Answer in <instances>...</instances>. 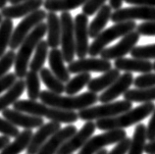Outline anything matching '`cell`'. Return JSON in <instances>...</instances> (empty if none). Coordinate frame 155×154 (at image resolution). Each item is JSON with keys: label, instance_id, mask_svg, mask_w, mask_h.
Instances as JSON below:
<instances>
[{"label": "cell", "instance_id": "obj_1", "mask_svg": "<svg viewBox=\"0 0 155 154\" xmlns=\"http://www.w3.org/2000/svg\"><path fill=\"white\" fill-rule=\"evenodd\" d=\"M14 110L26 113L36 117H45L51 122L60 124H74L79 120L78 113L75 111H64L32 100H18L13 104Z\"/></svg>", "mask_w": 155, "mask_h": 154}, {"label": "cell", "instance_id": "obj_2", "mask_svg": "<svg viewBox=\"0 0 155 154\" xmlns=\"http://www.w3.org/2000/svg\"><path fill=\"white\" fill-rule=\"evenodd\" d=\"M39 99L41 103L64 111H76L91 107L98 101V95L93 92H84L77 96H62L60 94L42 90Z\"/></svg>", "mask_w": 155, "mask_h": 154}, {"label": "cell", "instance_id": "obj_3", "mask_svg": "<svg viewBox=\"0 0 155 154\" xmlns=\"http://www.w3.org/2000/svg\"><path fill=\"white\" fill-rule=\"evenodd\" d=\"M155 108L153 102L142 103L136 108H132L130 110L113 118L100 119L97 120L95 126L100 131H112V129H124L125 128L130 127L133 125L141 122L142 120L147 118L152 114Z\"/></svg>", "mask_w": 155, "mask_h": 154}, {"label": "cell", "instance_id": "obj_4", "mask_svg": "<svg viewBox=\"0 0 155 154\" xmlns=\"http://www.w3.org/2000/svg\"><path fill=\"white\" fill-rule=\"evenodd\" d=\"M47 32L46 23H40L28 34L19 47L15 58V75L20 80H23L28 73V68L31 62V54L34 53L38 44L41 41Z\"/></svg>", "mask_w": 155, "mask_h": 154}, {"label": "cell", "instance_id": "obj_5", "mask_svg": "<svg viewBox=\"0 0 155 154\" xmlns=\"http://www.w3.org/2000/svg\"><path fill=\"white\" fill-rule=\"evenodd\" d=\"M137 25L134 21H128L115 24L114 26L104 30L96 36L92 43L89 45L88 54L91 57H96L97 55H100L102 50L105 49L110 42L134 31L137 29Z\"/></svg>", "mask_w": 155, "mask_h": 154}, {"label": "cell", "instance_id": "obj_6", "mask_svg": "<svg viewBox=\"0 0 155 154\" xmlns=\"http://www.w3.org/2000/svg\"><path fill=\"white\" fill-rule=\"evenodd\" d=\"M133 108V103L127 100L114 101L110 103H104L98 106H91L80 110L78 113L79 119L87 122H92L93 120L107 119L119 116Z\"/></svg>", "mask_w": 155, "mask_h": 154}, {"label": "cell", "instance_id": "obj_7", "mask_svg": "<svg viewBox=\"0 0 155 154\" xmlns=\"http://www.w3.org/2000/svg\"><path fill=\"white\" fill-rule=\"evenodd\" d=\"M46 15L47 13L45 10L38 9L24 18L19 23V25L15 28V30H13L9 44L10 49L14 51L19 48L25 38L31 32V31L40 23H42L44 19H46Z\"/></svg>", "mask_w": 155, "mask_h": 154}, {"label": "cell", "instance_id": "obj_8", "mask_svg": "<svg viewBox=\"0 0 155 154\" xmlns=\"http://www.w3.org/2000/svg\"><path fill=\"white\" fill-rule=\"evenodd\" d=\"M61 22V47L64 61L70 64L74 61L76 55L74 19L70 12H63L60 16Z\"/></svg>", "mask_w": 155, "mask_h": 154}, {"label": "cell", "instance_id": "obj_9", "mask_svg": "<svg viewBox=\"0 0 155 154\" xmlns=\"http://www.w3.org/2000/svg\"><path fill=\"white\" fill-rule=\"evenodd\" d=\"M127 137V132L125 129H112L101 135L91 136L78 154H95L104 147L114 143H118Z\"/></svg>", "mask_w": 155, "mask_h": 154}, {"label": "cell", "instance_id": "obj_10", "mask_svg": "<svg viewBox=\"0 0 155 154\" xmlns=\"http://www.w3.org/2000/svg\"><path fill=\"white\" fill-rule=\"evenodd\" d=\"M110 20L115 24L134 21V20H143L145 22H155V7L134 6L121 8V9L113 12Z\"/></svg>", "mask_w": 155, "mask_h": 154}, {"label": "cell", "instance_id": "obj_11", "mask_svg": "<svg viewBox=\"0 0 155 154\" xmlns=\"http://www.w3.org/2000/svg\"><path fill=\"white\" fill-rule=\"evenodd\" d=\"M140 38V35L137 31L130 32L123 36L116 45L106 47L104 50H102L100 53V57L104 60H108V61L124 58V56L130 53V51L136 47Z\"/></svg>", "mask_w": 155, "mask_h": 154}, {"label": "cell", "instance_id": "obj_12", "mask_svg": "<svg viewBox=\"0 0 155 154\" xmlns=\"http://www.w3.org/2000/svg\"><path fill=\"white\" fill-rule=\"evenodd\" d=\"M76 55L79 59L85 58L88 54V18L84 14H78L74 20Z\"/></svg>", "mask_w": 155, "mask_h": 154}, {"label": "cell", "instance_id": "obj_13", "mask_svg": "<svg viewBox=\"0 0 155 154\" xmlns=\"http://www.w3.org/2000/svg\"><path fill=\"white\" fill-rule=\"evenodd\" d=\"M96 129L95 123L87 122L80 131H78L74 136H72L65 143L56 154H73L79 150L87 143V140L92 136Z\"/></svg>", "mask_w": 155, "mask_h": 154}, {"label": "cell", "instance_id": "obj_14", "mask_svg": "<svg viewBox=\"0 0 155 154\" xmlns=\"http://www.w3.org/2000/svg\"><path fill=\"white\" fill-rule=\"evenodd\" d=\"M68 71L70 74H81V73L97 72L105 73L112 69V64L108 60L102 58H83L74 60L68 65Z\"/></svg>", "mask_w": 155, "mask_h": 154}, {"label": "cell", "instance_id": "obj_15", "mask_svg": "<svg viewBox=\"0 0 155 154\" xmlns=\"http://www.w3.org/2000/svg\"><path fill=\"white\" fill-rule=\"evenodd\" d=\"M133 84L134 76L132 73H124L123 75H120L119 78L98 96V101L103 104L112 102L120 95H124L130 90V86H133Z\"/></svg>", "mask_w": 155, "mask_h": 154}, {"label": "cell", "instance_id": "obj_16", "mask_svg": "<svg viewBox=\"0 0 155 154\" xmlns=\"http://www.w3.org/2000/svg\"><path fill=\"white\" fill-rule=\"evenodd\" d=\"M2 116L15 127H22L25 129H31V131L35 128H40L44 124L43 119L40 117L28 115L14 109L7 108L6 110L2 111Z\"/></svg>", "mask_w": 155, "mask_h": 154}, {"label": "cell", "instance_id": "obj_17", "mask_svg": "<svg viewBox=\"0 0 155 154\" xmlns=\"http://www.w3.org/2000/svg\"><path fill=\"white\" fill-rule=\"evenodd\" d=\"M61 129V124L57 122H50L43 124L38 128L31 136V143L27 148V154H36L38 150L43 146V144L50 139V137Z\"/></svg>", "mask_w": 155, "mask_h": 154}, {"label": "cell", "instance_id": "obj_18", "mask_svg": "<svg viewBox=\"0 0 155 154\" xmlns=\"http://www.w3.org/2000/svg\"><path fill=\"white\" fill-rule=\"evenodd\" d=\"M77 132L78 129L74 125H69L63 129H60L43 144V146L36 154H56L60 147Z\"/></svg>", "mask_w": 155, "mask_h": 154}, {"label": "cell", "instance_id": "obj_19", "mask_svg": "<svg viewBox=\"0 0 155 154\" xmlns=\"http://www.w3.org/2000/svg\"><path fill=\"white\" fill-rule=\"evenodd\" d=\"M43 0H27L15 5H11L3 8L1 10V15L4 19H18L25 18L32 12L40 9L43 5Z\"/></svg>", "mask_w": 155, "mask_h": 154}, {"label": "cell", "instance_id": "obj_20", "mask_svg": "<svg viewBox=\"0 0 155 154\" xmlns=\"http://www.w3.org/2000/svg\"><path fill=\"white\" fill-rule=\"evenodd\" d=\"M114 67L118 71H124L126 73H142L147 74L153 70V64L149 60L137 59V58H120L115 60Z\"/></svg>", "mask_w": 155, "mask_h": 154}, {"label": "cell", "instance_id": "obj_21", "mask_svg": "<svg viewBox=\"0 0 155 154\" xmlns=\"http://www.w3.org/2000/svg\"><path fill=\"white\" fill-rule=\"evenodd\" d=\"M64 58L62 51L58 48H53L48 53V63L50 71L56 78H58L63 84L70 80V73L64 64Z\"/></svg>", "mask_w": 155, "mask_h": 154}, {"label": "cell", "instance_id": "obj_22", "mask_svg": "<svg viewBox=\"0 0 155 154\" xmlns=\"http://www.w3.org/2000/svg\"><path fill=\"white\" fill-rule=\"evenodd\" d=\"M46 26H47V40L46 42L48 46L53 48H57L60 45L61 41V22L60 17L56 13L48 12L46 15Z\"/></svg>", "mask_w": 155, "mask_h": 154}, {"label": "cell", "instance_id": "obj_23", "mask_svg": "<svg viewBox=\"0 0 155 154\" xmlns=\"http://www.w3.org/2000/svg\"><path fill=\"white\" fill-rule=\"evenodd\" d=\"M112 8L110 5H105L97 12L95 18L92 20V22L88 25V35L89 38H95L100 32L104 31V28L107 25V23L111 19Z\"/></svg>", "mask_w": 155, "mask_h": 154}, {"label": "cell", "instance_id": "obj_24", "mask_svg": "<svg viewBox=\"0 0 155 154\" xmlns=\"http://www.w3.org/2000/svg\"><path fill=\"white\" fill-rule=\"evenodd\" d=\"M120 77V71L117 69H111L107 72H105L102 76L98 78L91 79V82L87 84V90L89 92L97 93L102 90H107L111 84Z\"/></svg>", "mask_w": 155, "mask_h": 154}, {"label": "cell", "instance_id": "obj_25", "mask_svg": "<svg viewBox=\"0 0 155 154\" xmlns=\"http://www.w3.org/2000/svg\"><path fill=\"white\" fill-rule=\"evenodd\" d=\"M32 135L34 133L31 129H25L23 132H20L19 136L15 137V140L7 144L0 151V154H20L22 151L27 150Z\"/></svg>", "mask_w": 155, "mask_h": 154}, {"label": "cell", "instance_id": "obj_26", "mask_svg": "<svg viewBox=\"0 0 155 154\" xmlns=\"http://www.w3.org/2000/svg\"><path fill=\"white\" fill-rule=\"evenodd\" d=\"M25 90H26L25 80H18L17 82L6 91L5 94L0 96V112L6 110L10 105L14 104L16 101H18L20 96L23 94Z\"/></svg>", "mask_w": 155, "mask_h": 154}, {"label": "cell", "instance_id": "obj_27", "mask_svg": "<svg viewBox=\"0 0 155 154\" xmlns=\"http://www.w3.org/2000/svg\"><path fill=\"white\" fill-rule=\"evenodd\" d=\"M87 0H45L43 3L44 10L56 12H70L76 8L83 6Z\"/></svg>", "mask_w": 155, "mask_h": 154}, {"label": "cell", "instance_id": "obj_28", "mask_svg": "<svg viewBox=\"0 0 155 154\" xmlns=\"http://www.w3.org/2000/svg\"><path fill=\"white\" fill-rule=\"evenodd\" d=\"M124 100L129 102L148 103L155 100V87L149 88H137L129 90L124 94Z\"/></svg>", "mask_w": 155, "mask_h": 154}, {"label": "cell", "instance_id": "obj_29", "mask_svg": "<svg viewBox=\"0 0 155 154\" xmlns=\"http://www.w3.org/2000/svg\"><path fill=\"white\" fill-rule=\"evenodd\" d=\"M146 127L144 124H137L134 128V136L128 154H143L146 143Z\"/></svg>", "mask_w": 155, "mask_h": 154}, {"label": "cell", "instance_id": "obj_30", "mask_svg": "<svg viewBox=\"0 0 155 154\" xmlns=\"http://www.w3.org/2000/svg\"><path fill=\"white\" fill-rule=\"evenodd\" d=\"M39 78L45 84L48 91L55 93V94H62L65 92V84L61 80L56 78L50 71V69L42 68L39 72Z\"/></svg>", "mask_w": 155, "mask_h": 154}, {"label": "cell", "instance_id": "obj_31", "mask_svg": "<svg viewBox=\"0 0 155 154\" xmlns=\"http://www.w3.org/2000/svg\"><path fill=\"white\" fill-rule=\"evenodd\" d=\"M48 44L46 42V40H41L36 46L35 50V55L32 57L31 61L30 62V67L31 70L32 72H35V73H39L41 71V69L43 68V65L45 63L46 59L48 57Z\"/></svg>", "mask_w": 155, "mask_h": 154}, {"label": "cell", "instance_id": "obj_32", "mask_svg": "<svg viewBox=\"0 0 155 154\" xmlns=\"http://www.w3.org/2000/svg\"><path fill=\"white\" fill-rule=\"evenodd\" d=\"M91 80V75L89 73H81L78 74L73 79H70L65 84V92L69 96H74L76 93L80 92L83 88L87 86Z\"/></svg>", "mask_w": 155, "mask_h": 154}, {"label": "cell", "instance_id": "obj_33", "mask_svg": "<svg viewBox=\"0 0 155 154\" xmlns=\"http://www.w3.org/2000/svg\"><path fill=\"white\" fill-rule=\"evenodd\" d=\"M26 90L30 100L36 101L40 96V78L38 73L28 71L25 77Z\"/></svg>", "mask_w": 155, "mask_h": 154}, {"label": "cell", "instance_id": "obj_34", "mask_svg": "<svg viewBox=\"0 0 155 154\" xmlns=\"http://www.w3.org/2000/svg\"><path fill=\"white\" fill-rule=\"evenodd\" d=\"M12 34H13V22L10 19H3L0 24V58L6 53L9 46Z\"/></svg>", "mask_w": 155, "mask_h": 154}, {"label": "cell", "instance_id": "obj_35", "mask_svg": "<svg viewBox=\"0 0 155 154\" xmlns=\"http://www.w3.org/2000/svg\"><path fill=\"white\" fill-rule=\"evenodd\" d=\"M130 55L133 58L137 59H155V43L148 44V45L136 46L130 51Z\"/></svg>", "mask_w": 155, "mask_h": 154}, {"label": "cell", "instance_id": "obj_36", "mask_svg": "<svg viewBox=\"0 0 155 154\" xmlns=\"http://www.w3.org/2000/svg\"><path fill=\"white\" fill-rule=\"evenodd\" d=\"M16 53L13 50H9L6 52L1 58H0V79L7 75V73L12 68L15 63Z\"/></svg>", "mask_w": 155, "mask_h": 154}, {"label": "cell", "instance_id": "obj_37", "mask_svg": "<svg viewBox=\"0 0 155 154\" xmlns=\"http://www.w3.org/2000/svg\"><path fill=\"white\" fill-rule=\"evenodd\" d=\"M134 86L137 88L155 87V73L142 74L134 79Z\"/></svg>", "mask_w": 155, "mask_h": 154}, {"label": "cell", "instance_id": "obj_38", "mask_svg": "<svg viewBox=\"0 0 155 154\" xmlns=\"http://www.w3.org/2000/svg\"><path fill=\"white\" fill-rule=\"evenodd\" d=\"M107 0H87L83 5V14L85 16H92L97 13L105 5Z\"/></svg>", "mask_w": 155, "mask_h": 154}, {"label": "cell", "instance_id": "obj_39", "mask_svg": "<svg viewBox=\"0 0 155 154\" xmlns=\"http://www.w3.org/2000/svg\"><path fill=\"white\" fill-rule=\"evenodd\" d=\"M0 133L8 137H17L20 133V131L17 127L8 122L7 120L0 118Z\"/></svg>", "mask_w": 155, "mask_h": 154}, {"label": "cell", "instance_id": "obj_40", "mask_svg": "<svg viewBox=\"0 0 155 154\" xmlns=\"http://www.w3.org/2000/svg\"><path fill=\"white\" fill-rule=\"evenodd\" d=\"M17 82V77L15 73H8L7 75L0 79V94L4 91H7L13 84Z\"/></svg>", "mask_w": 155, "mask_h": 154}, {"label": "cell", "instance_id": "obj_41", "mask_svg": "<svg viewBox=\"0 0 155 154\" xmlns=\"http://www.w3.org/2000/svg\"><path fill=\"white\" fill-rule=\"evenodd\" d=\"M137 31L140 35L155 36V22H144L137 27Z\"/></svg>", "mask_w": 155, "mask_h": 154}, {"label": "cell", "instance_id": "obj_42", "mask_svg": "<svg viewBox=\"0 0 155 154\" xmlns=\"http://www.w3.org/2000/svg\"><path fill=\"white\" fill-rule=\"evenodd\" d=\"M130 143H132V139L126 137L123 140L116 143L115 147L109 152V154H128L130 146Z\"/></svg>", "mask_w": 155, "mask_h": 154}, {"label": "cell", "instance_id": "obj_43", "mask_svg": "<svg viewBox=\"0 0 155 154\" xmlns=\"http://www.w3.org/2000/svg\"><path fill=\"white\" fill-rule=\"evenodd\" d=\"M146 139L150 141L155 139V108L151 114L148 126L146 127Z\"/></svg>", "mask_w": 155, "mask_h": 154}, {"label": "cell", "instance_id": "obj_44", "mask_svg": "<svg viewBox=\"0 0 155 154\" xmlns=\"http://www.w3.org/2000/svg\"><path fill=\"white\" fill-rule=\"evenodd\" d=\"M128 4H133L136 6H148L155 7V0H124Z\"/></svg>", "mask_w": 155, "mask_h": 154}, {"label": "cell", "instance_id": "obj_45", "mask_svg": "<svg viewBox=\"0 0 155 154\" xmlns=\"http://www.w3.org/2000/svg\"><path fill=\"white\" fill-rule=\"evenodd\" d=\"M144 152L146 154H155V139L145 144Z\"/></svg>", "mask_w": 155, "mask_h": 154}, {"label": "cell", "instance_id": "obj_46", "mask_svg": "<svg viewBox=\"0 0 155 154\" xmlns=\"http://www.w3.org/2000/svg\"><path fill=\"white\" fill-rule=\"evenodd\" d=\"M109 2H110V7L114 9V11H116L122 8L124 0H109Z\"/></svg>", "mask_w": 155, "mask_h": 154}, {"label": "cell", "instance_id": "obj_47", "mask_svg": "<svg viewBox=\"0 0 155 154\" xmlns=\"http://www.w3.org/2000/svg\"><path fill=\"white\" fill-rule=\"evenodd\" d=\"M9 143H10V137L5 136H0V151Z\"/></svg>", "mask_w": 155, "mask_h": 154}, {"label": "cell", "instance_id": "obj_48", "mask_svg": "<svg viewBox=\"0 0 155 154\" xmlns=\"http://www.w3.org/2000/svg\"><path fill=\"white\" fill-rule=\"evenodd\" d=\"M9 2V0H0V9H3V8H5L7 3Z\"/></svg>", "mask_w": 155, "mask_h": 154}, {"label": "cell", "instance_id": "obj_49", "mask_svg": "<svg viewBox=\"0 0 155 154\" xmlns=\"http://www.w3.org/2000/svg\"><path fill=\"white\" fill-rule=\"evenodd\" d=\"M24 1H27V0H9V2L12 4V5H15V4H19V3L24 2Z\"/></svg>", "mask_w": 155, "mask_h": 154}, {"label": "cell", "instance_id": "obj_50", "mask_svg": "<svg viewBox=\"0 0 155 154\" xmlns=\"http://www.w3.org/2000/svg\"><path fill=\"white\" fill-rule=\"evenodd\" d=\"M95 154H109V152L104 148V149H102V150H100V151H98V152H96Z\"/></svg>", "mask_w": 155, "mask_h": 154}, {"label": "cell", "instance_id": "obj_51", "mask_svg": "<svg viewBox=\"0 0 155 154\" xmlns=\"http://www.w3.org/2000/svg\"><path fill=\"white\" fill-rule=\"evenodd\" d=\"M2 21H3V17H2V15H1V11H0V24H1Z\"/></svg>", "mask_w": 155, "mask_h": 154}, {"label": "cell", "instance_id": "obj_52", "mask_svg": "<svg viewBox=\"0 0 155 154\" xmlns=\"http://www.w3.org/2000/svg\"><path fill=\"white\" fill-rule=\"evenodd\" d=\"M153 64V70L155 71V61H154V63H152Z\"/></svg>", "mask_w": 155, "mask_h": 154}]
</instances>
